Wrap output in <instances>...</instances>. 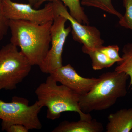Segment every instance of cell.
<instances>
[{"label":"cell","instance_id":"6da1fadb","mask_svg":"<svg viewBox=\"0 0 132 132\" xmlns=\"http://www.w3.org/2000/svg\"><path fill=\"white\" fill-rule=\"evenodd\" d=\"M53 23L51 21L41 25L21 20H9L10 43L20 47L32 66L39 67L47 55Z\"/></svg>","mask_w":132,"mask_h":132},{"label":"cell","instance_id":"7a4b0ae2","mask_svg":"<svg viewBox=\"0 0 132 132\" xmlns=\"http://www.w3.org/2000/svg\"><path fill=\"white\" fill-rule=\"evenodd\" d=\"M35 94L39 104L42 108H47L46 117L48 119H59L61 113L66 112L77 113L82 120L92 119L90 114L84 113L81 110L80 95L64 85H58L50 75L38 86Z\"/></svg>","mask_w":132,"mask_h":132},{"label":"cell","instance_id":"3957f363","mask_svg":"<svg viewBox=\"0 0 132 132\" xmlns=\"http://www.w3.org/2000/svg\"><path fill=\"white\" fill-rule=\"evenodd\" d=\"M129 76L124 72H108L99 77V81L90 92L80 96V107L85 113L110 108L118 99L127 93V82Z\"/></svg>","mask_w":132,"mask_h":132},{"label":"cell","instance_id":"277c9868","mask_svg":"<svg viewBox=\"0 0 132 132\" xmlns=\"http://www.w3.org/2000/svg\"><path fill=\"white\" fill-rule=\"evenodd\" d=\"M32 64L18 47L10 43L0 49V91L12 90L31 72Z\"/></svg>","mask_w":132,"mask_h":132},{"label":"cell","instance_id":"5b68a950","mask_svg":"<svg viewBox=\"0 0 132 132\" xmlns=\"http://www.w3.org/2000/svg\"><path fill=\"white\" fill-rule=\"evenodd\" d=\"M24 98L15 97L10 102L0 100V119L2 130L6 131L12 125H23L29 130H40L42 124L39 118L42 107L36 101L32 105Z\"/></svg>","mask_w":132,"mask_h":132},{"label":"cell","instance_id":"8992f818","mask_svg":"<svg viewBox=\"0 0 132 132\" xmlns=\"http://www.w3.org/2000/svg\"><path fill=\"white\" fill-rule=\"evenodd\" d=\"M67 20L55 15L51 28V46L46 57L39 67L43 73L50 74L62 65V54L66 39L71 31V26L65 27Z\"/></svg>","mask_w":132,"mask_h":132},{"label":"cell","instance_id":"52a82bcc","mask_svg":"<svg viewBox=\"0 0 132 132\" xmlns=\"http://www.w3.org/2000/svg\"><path fill=\"white\" fill-rule=\"evenodd\" d=\"M5 16L9 20H21L38 24L53 21L55 14L52 2H49L40 9L29 4L19 3L12 0H2Z\"/></svg>","mask_w":132,"mask_h":132},{"label":"cell","instance_id":"ba28073f","mask_svg":"<svg viewBox=\"0 0 132 132\" xmlns=\"http://www.w3.org/2000/svg\"><path fill=\"white\" fill-rule=\"evenodd\" d=\"M52 2L55 15L65 16L71 23L74 40L83 44L82 46L89 49H99L104 46V40L97 28L79 23L70 14L62 2L58 1Z\"/></svg>","mask_w":132,"mask_h":132},{"label":"cell","instance_id":"9c48e42d","mask_svg":"<svg viewBox=\"0 0 132 132\" xmlns=\"http://www.w3.org/2000/svg\"><path fill=\"white\" fill-rule=\"evenodd\" d=\"M50 75L57 82L69 88L80 96L90 92L99 80V78L82 77L70 64L56 69Z\"/></svg>","mask_w":132,"mask_h":132},{"label":"cell","instance_id":"30bf717a","mask_svg":"<svg viewBox=\"0 0 132 132\" xmlns=\"http://www.w3.org/2000/svg\"><path fill=\"white\" fill-rule=\"evenodd\" d=\"M107 132H130L132 130V108L109 114Z\"/></svg>","mask_w":132,"mask_h":132},{"label":"cell","instance_id":"8fae6325","mask_svg":"<svg viewBox=\"0 0 132 132\" xmlns=\"http://www.w3.org/2000/svg\"><path fill=\"white\" fill-rule=\"evenodd\" d=\"M103 125L95 119L91 120H80L77 121H65L61 122L53 132H101Z\"/></svg>","mask_w":132,"mask_h":132},{"label":"cell","instance_id":"7c38bea8","mask_svg":"<svg viewBox=\"0 0 132 132\" xmlns=\"http://www.w3.org/2000/svg\"><path fill=\"white\" fill-rule=\"evenodd\" d=\"M60 1L62 2L69 9V13L73 18L81 24L89 25V19L85 14L83 8L81 7L80 0H41L39 7L46 2Z\"/></svg>","mask_w":132,"mask_h":132},{"label":"cell","instance_id":"4fadbf2b","mask_svg":"<svg viewBox=\"0 0 132 132\" xmlns=\"http://www.w3.org/2000/svg\"><path fill=\"white\" fill-rule=\"evenodd\" d=\"M82 52L90 56L93 69L95 71L110 67L115 64L98 49L91 50L82 46Z\"/></svg>","mask_w":132,"mask_h":132},{"label":"cell","instance_id":"5bb4252c","mask_svg":"<svg viewBox=\"0 0 132 132\" xmlns=\"http://www.w3.org/2000/svg\"><path fill=\"white\" fill-rule=\"evenodd\" d=\"M123 60L118 62L114 71L118 72H124L130 78V85L132 88V43L124 45L122 50Z\"/></svg>","mask_w":132,"mask_h":132},{"label":"cell","instance_id":"9a60e30c","mask_svg":"<svg viewBox=\"0 0 132 132\" xmlns=\"http://www.w3.org/2000/svg\"><path fill=\"white\" fill-rule=\"evenodd\" d=\"M82 6L99 9L110 14L115 15L120 19L123 15L114 8L112 0H81Z\"/></svg>","mask_w":132,"mask_h":132},{"label":"cell","instance_id":"2e32d148","mask_svg":"<svg viewBox=\"0 0 132 132\" xmlns=\"http://www.w3.org/2000/svg\"><path fill=\"white\" fill-rule=\"evenodd\" d=\"M125 13L119 24L120 26L132 31V0H123Z\"/></svg>","mask_w":132,"mask_h":132},{"label":"cell","instance_id":"e0dca14e","mask_svg":"<svg viewBox=\"0 0 132 132\" xmlns=\"http://www.w3.org/2000/svg\"><path fill=\"white\" fill-rule=\"evenodd\" d=\"M103 53L112 61L116 62H120L123 60L122 57L119 55V48L118 45H109L107 46H103L98 49Z\"/></svg>","mask_w":132,"mask_h":132},{"label":"cell","instance_id":"ac0fdd59","mask_svg":"<svg viewBox=\"0 0 132 132\" xmlns=\"http://www.w3.org/2000/svg\"><path fill=\"white\" fill-rule=\"evenodd\" d=\"M9 20L5 16L2 6V1H0V42L7 34L9 29Z\"/></svg>","mask_w":132,"mask_h":132},{"label":"cell","instance_id":"d6986e66","mask_svg":"<svg viewBox=\"0 0 132 132\" xmlns=\"http://www.w3.org/2000/svg\"><path fill=\"white\" fill-rule=\"evenodd\" d=\"M29 131L24 125L15 124L10 126L6 131L8 132H28Z\"/></svg>","mask_w":132,"mask_h":132},{"label":"cell","instance_id":"ffe728a7","mask_svg":"<svg viewBox=\"0 0 132 132\" xmlns=\"http://www.w3.org/2000/svg\"><path fill=\"white\" fill-rule=\"evenodd\" d=\"M41 0H28L29 3L35 8L38 9L39 7V3Z\"/></svg>","mask_w":132,"mask_h":132},{"label":"cell","instance_id":"44dd1931","mask_svg":"<svg viewBox=\"0 0 132 132\" xmlns=\"http://www.w3.org/2000/svg\"><path fill=\"white\" fill-rule=\"evenodd\" d=\"M0 1H2V0H0Z\"/></svg>","mask_w":132,"mask_h":132},{"label":"cell","instance_id":"7402d4cb","mask_svg":"<svg viewBox=\"0 0 132 132\" xmlns=\"http://www.w3.org/2000/svg\"><path fill=\"white\" fill-rule=\"evenodd\" d=\"M131 89H132V88H131Z\"/></svg>","mask_w":132,"mask_h":132},{"label":"cell","instance_id":"603a6c76","mask_svg":"<svg viewBox=\"0 0 132 132\" xmlns=\"http://www.w3.org/2000/svg\"><path fill=\"white\" fill-rule=\"evenodd\" d=\"M131 132H132V131H131Z\"/></svg>","mask_w":132,"mask_h":132}]
</instances>
